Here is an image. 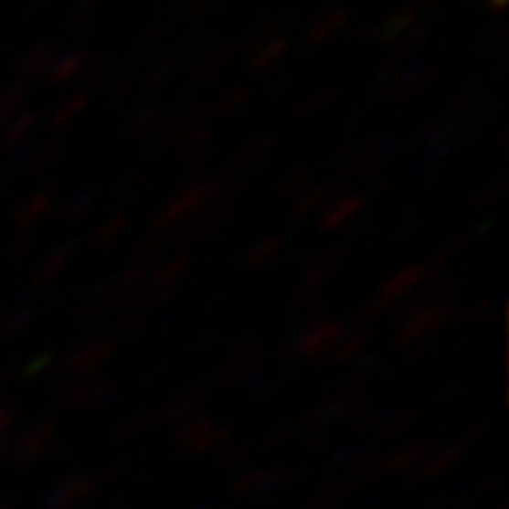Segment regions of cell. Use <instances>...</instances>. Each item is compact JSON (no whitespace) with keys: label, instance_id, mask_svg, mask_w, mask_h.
<instances>
[]
</instances>
